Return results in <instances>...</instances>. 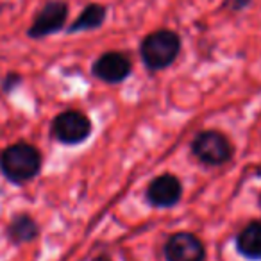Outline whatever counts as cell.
I'll return each instance as SVG.
<instances>
[{
	"mask_svg": "<svg viewBox=\"0 0 261 261\" xmlns=\"http://www.w3.org/2000/svg\"><path fill=\"white\" fill-rule=\"evenodd\" d=\"M0 170L15 185L34 179L41 170V154L34 145L25 142L15 143L0 154Z\"/></svg>",
	"mask_w": 261,
	"mask_h": 261,
	"instance_id": "1",
	"label": "cell"
},
{
	"mask_svg": "<svg viewBox=\"0 0 261 261\" xmlns=\"http://www.w3.org/2000/svg\"><path fill=\"white\" fill-rule=\"evenodd\" d=\"M181 52V38L168 29H160L143 38L140 54L145 66L152 72L170 66Z\"/></svg>",
	"mask_w": 261,
	"mask_h": 261,
	"instance_id": "2",
	"label": "cell"
},
{
	"mask_svg": "<svg viewBox=\"0 0 261 261\" xmlns=\"http://www.w3.org/2000/svg\"><path fill=\"white\" fill-rule=\"evenodd\" d=\"M192 152L207 167H220L231 161L232 145L220 130H202L192 142Z\"/></svg>",
	"mask_w": 261,
	"mask_h": 261,
	"instance_id": "3",
	"label": "cell"
},
{
	"mask_svg": "<svg viewBox=\"0 0 261 261\" xmlns=\"http://www.w3.org/2000/svg\"><path fill=\"white\" fill-rule=\"evenodd\" d=\"M91 133V122L84 113L70 109L58 115L52 122V135L65 145H79L88 140Z\"/></svg>",
	"mask_w": 261,
	"mask_h": 261,
	"instance_id": "4",
	"label": "cell"
},
{
	"mask_svg": "<svg viewBox=\"0 0 261 261\" xmlns=\"http://www.w3.org/2000/svg\"><path fill=\"white\" fill-rule=\"evenodd\" d=\"M66 16H68V6L66 2L61 0H50L43 8L38 11L36 18H34L33 25L29 27L27 34L33 40H40V38L50 36V34L58 33L65 27Z\"/></svg>",
	"mask_w": 261,
	"mask_h": 261,
	"instance_id": "5",
	"label": "cell"
},
{
	"mask_svg": "<svg viewBox=\"0 0 261 261\" xmlns=\"http://www.w3.org/2000/svg\"><path fill=\"white\" fill-rule=\"evenodd\" d=\"M163 254L167 261H206V247L192 232H175L165 242Z\"/></svg>",
	"mask_w": 261,
	"mask_h": 261,
	"instance_id": "6",
	"label": "cell"
},
{
	"mask_svg": "<svg viewBox=\"0 0 261 261\" xmlns=\"http://www.w3.org/2000/svg\"><path fill=\"white\" fill-rule=\"evenodd\" d=\"M130 59L122 52H106L91 66V72L97 79L108 84H118L130 75Z\"/></svg>",
	"mask_w": 261,
	"mask_h": 261,
	"instance_id": "7",
	"label": "cell"
},
{
	"mask_svg": "<svg viewBox=\"0 0 261 261\" xmlns=\"http://www.w3.org/2000/svg\"><path fill=\"white\" fill-rule=\"evenodd\" d=\"M182 185L174 174H163L152 179L147 188V200L154 207H172L181 200Z\"/></svg>",
	"mask_w": 261,
	"mask_h": 261,
	"instance_id": "8",
	"label": "cell"
},
{
	"mask_svg": "<svg viewBox=\"0 0 261 261\" xmlns=\"http://www.w3.org/2000/svg\"><path fill=\"white\" fill-rule=\"evenodd\" d=\"M40 236V225L31 215L18 213L11 218L8 225V238L13 245H23V243L34 242Z\"/></svg>",
	"mask_w": 261,
	"mask_h": 261,
	"instance_id": "9",
	"label": "cell"
},
{
	"mask_svg": "<svg viewBox=\"0 0 261 261\" xmlns=\"http://www.w3.org/2000/svg\"><path fill=\"white\" fill-rule=\"evenodd\" d=\"M236 250L247 259H261V222H249L236 236Z\"/></svg>",
	"mask_w": 261,
	"mask_h": 261,
	"instance_id": "10",
	"label": "cell"
},
{
	"mask_svg": "<svg viewBox=\"0 0 261 261\" xmlns=\"http://www.w3.org/2000/svg\"><path fill=\"white\" fill-rule=\"evenodd\" d=\"M108 9L102 4H88L83 9L77 20L68 27V33H81V31H95L106 22Z\"/></svg>",
	"mask_w": 261,
	"mask_h": 261,
	"instance_id": "11",
	"label": "cell"
},
{
	"mask_svg": "<svg viewBox=\"0 0 261 261\" xmlns=\"http://www.w3.org/2000/svg\"><path fill=\"white\" fill-rule=\"evenodd\" d=\"M250 0H227V4L231 9H234V11H240V9H243L247 4H249Z\"/></svg>",
	"mask_w": 261,
	"mask_h": 261,
	"instance_id": "12",
	"label": "cell"
},
{
	"mask_svg": "<svg viewBox=\"0 0 261 261\" xmlns=\"http://www.w3.org/2000/svg\"><path fill=\"white\" fill-rule=\"evenodd\" d=\"M93 261H111V259H109L108 254H102V256H97V257H95Z\"/></svg>",
	"mask_w": 261,
	"mask_h": 261,
	"instance_id": "13",
	"label": "cell"
},
{
	"mask_svg": "<svg viewBox=\"0 0 261 261\" xmlns=\"http://www.w3.org/2000/svg\"><path fill=\"white\" fill-rule=\"evenodd\" d=\"M259 204H261V197H259Z\"/></svg>",
	"mask_w": 261,
	"mask_h": 261,
	"instance_id": "14",
	"label": "cell"
}]
</instances>
